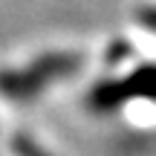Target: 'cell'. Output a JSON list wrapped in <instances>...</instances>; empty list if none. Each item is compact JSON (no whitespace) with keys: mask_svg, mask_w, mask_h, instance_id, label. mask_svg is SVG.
<instances>
[{"mask_svg":"<svg viewBox=\"0 0 156 156\" xmlns=\"http://www.w3.org/2000/svg\"><path fill=\"white\" fill-rule=\"evenodd\" d=\"M130 87L124 93H133V95H147V98H156V67H145L139 69L133 78H130Z\"/></svg>","mask_w":156,"mask_h":156,"instance_id":"6da1fadb","label":"cell"}]
</instances>
